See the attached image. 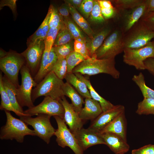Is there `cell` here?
<instances>
[{
    "mask_svg": "<svg viewBox=\"0 0 154 154\" xmlns=\"http://www.w3.org/2000/svg\"><path fill=\"white\" fill-rule=\"evenodd\" d=\"M115 63V58L98 59L94 54L76 66L72 72L89 76L105 73L117 79L119 77L120 73L116 69Z\"/></svg>",
    "mask_w": 154,
    "mask_h": 154,
    "instance_id": "6da1fadb",
    "label": "cell"
},
{
    "mask_svg": "<svg viewBox=\"0 0 154 154\" xmlns=\"http://www.w3.org/2000/svg\"><path fill=\"white\" fill-rule=\"evenodd\" d=\"M64 83L51 71L32 90L33 102L41 96L49 97L59 101L64 96L62 90Z\"/></svg>",
    "mask_w": 154,
    "mask_h": 154,
    "instance_id": "7a4b0ae2",
    "label": "cell"
},
{
    "mask_svg": "<svg viewBox=\"0 0 154 154\" xmlns=\"http://www.w3.org/2000/svg\"><path fill=\"white\" fill-rule=\"evenodd\" d=\"M4 110L7 120L5 125L1 129V139H15L17 141L21 143L23 142L25 136L36 135L34 130L30 129L24 122L14 117L9 111Z\"/></svg>",
    "mask_w": 154,
    "mask_h": 154,
    "instance_id": "3957f363",
    "label": "cell"
},
{
    "mask_svg": "<svg viewBox=\"0 0 154 154\" xmlns=\"http://www.w3.org/2000/svg\"><path fill=\"white\" fill-rule=\"evenodd\" d=\"M154 38V31L148 27L140 19L124 34V49L136 48L143 46Z\"/></svg>",
    "mask_w": 154,
    "mask_h": 154,
    "instance_id": "277c9868",
    "label": "cell"
},
{
    "mask_svg": "<svg viewBox=\"0 0 154 154\" xmlns=\"http://www.w3.org/2000/svg\"><path fill=\"white\" fill-rule=\"evenodd\" d=\"M124 34L119 27L109 35L94 54L98 59H114L124 49L123 39Z\"/></svg>",
    "mask_w": 154,
    "mask_h": 154,
    "instance_id": "5b68a950",
    "label": "cell"
},
{
    "mask_svg": "<svg viewBox=\"0 0 154 154\" xmlns=\"http://www.w3.org/2000/svg\"><path fill=\"white\" fill-rule=\"evenodd\" d=\"M25 60L21 54L9 52L0 58V69L7 78L17 88L19 86L18 76Z\"/></svg>",
    "mask_w": 154,
    "mask_h": 154,
    "instance_id": "8992f818",
    "label": "cell"
},
{
    "mask_svg": "<svg viewBox=\"0 0 154 154\" xmlns=\"http://www.w3.org/2000/svg\"><path fill=\"white\" fill-rule=\"evenodd\" d=\"M123 52L124 62L137 70H144V61L148 58H154V41L138 48H125Z\"/></svg>",
    "mask_w": 154,
    "mask_h": 154,
    "instance_id": "52a82bcc",
    "label": "cell"
},
{
    "mask_svg": "<svg viewBox=\"0 0 154 154\" xmlns=\"http://www.w3.org/2000/svg\"><path fill=\"white\" fill-rule=\"evenodd\" d=\"M21 75V84L17 88L16 98L18 103L23 107L26 106L29 108L34 107L31 98L33 87L37 85L32 76L26 64H25L20 71Z\"/></svg>",
    "mask_w": 154,
    "mask_h": 154,
    "instance_id": "ba28073f",
    "label": "cell"
},
{
    "mask_svg": "<svg viewBox=\"0 0 154 154\" xmlns=\"http://www.w3.org/2000/svg\"><path fill=\"white\" fill-rule=\"evenodd\" d=\"M37 116L35 117L23 116L20 117V118L27 125L33 127L36 136L48 144L51 137L54 135L56 131L50 122L51 116L43 114Z\"/></svg>",
    "mask_w": 154,
    "mask_h": 154,
    "instance_id": "9c48e42d",
    "label": "cell"
},
{
    "mask_svg": "<svg viewBox=\"0 0 154 154\" xmlns=\"http://www.w3.org/2000/svg\"><path fill=\"white\" fill-rule=\"evenodd\" d=\"M53 117L58 126L54 135L56 137L58 144L62 148L70 147L75 154H84V151L78 145L74 135L67 128L64 119L58 116Z\"/></svg>",
    "mask_w": 154,
    "mask_h": 154,
    "instance_id": "30bf717a",
    "label": "cell"
},
{
    "mask_svg": "<svg viewBox=\"0 0 154 154\" xmlns=\"http://www.w3.org/2000/svg\"><path fill=\"white\" fill-rule=\"evenodd\" d=\"M24 113L31 117L43 114L51 116H58L64 118V110L59 101L47 96L45 97L40 104L24 111Z\"/></svg>",
    "mask_w": 154,
    "mask_h": 154,
    "instance_id": "8fae6325",
    "label": "cell"
},
{
    "mask_svg": "<svg viewBox=\"0 0 154 154\" xmlns=\"http://www.w3.org/2000/svg\"><path fill=\"white\" fill-rule=\"evenodd\" d=\"M44 49V40H38L27 46V49L21 53L25 58L26 65L34 77L39 69Z\"/></svg>",
    "mask_w": 154,
    "mask_h": 154,
    "instance_id": "7c38bea8",
    "label": "cell"
},
{
    "mask_svg": "<svg viewBox=\"0 0 154 154\" xmlns=\"http://www.w3.org/2000/svg\"><path fill=\"white\" fill-rule=\"evenodd\" d=\"M146 8V0L133 8L117 11V15L120 19L121 26L119 27L124 34L127 32L143 16Z\"/></svg>",
    "mask_w": 154,
    "mask_h": 154,
    "instance_id": "4fadbf2b",
    "label": "cell"
},
{
    "mask_svg": "<svg viewBox=\"0 0 154 154\" xmlns=\"http://www.w3.org/2000/svg\"><path fill=\"white\" fill-rule=\"evenodd\" d=\"M125 107L121 105H118L105 112H102L94 119L88 129L99 133L110 124L118 115L125 111Z\"/></svg>",
    "mask_w": 154,
    "mask_h": 154,
    "instance_id": "5bb4252c",
    "label": "cell"
},
{
    "mask_svg": "<svg viewBox=\"0 0 154 154\" xmlns=\"http://www.w3.org/2000/svg\"><path fill=\"white\" fill-rule=\"evenodd\" d=\"M74 134L78 145L83 151L94 145L105 144L98 133L88 128H82Z\"/></svg>",
    "mask_w": 154,
    "mask_h": 154,
    "instance_id": "9a60e30c",
    "label": "cell"
},
{
    "mask_svg": "<svg viewBox=\"0 0 154 154\" xmlns=\"http://www.w3.org/2000/svg\"><path fill=\"white\" fill-rule=\"evenodd\" d=\"M59 102L64 108L63 119L68 126L70 131L74 134L82 128L83 121L80 117L79 113L75 110L72 104L68 102L65 96H63Z\"/></svg>",
    "mask_w": 154,
    "mask_h": 154,
    "instance_id": "2e32d148",
    "label": "cell"
},
{
    "mask_svg": "<svg viewBox=\"0 0 154 154\" xmlns=\"http://www.w3.org/2000/svg\"><path fill=\"white\" fill-rule=\"evenodd\" d=\"M58 60L54 52L44 49L38 72L33 78L38 84L50 72Z\"/></svg>",
    "mask_w": 154,
    "mask_h": 154,
    "instance_id": "e0dca14e",
    "label": "cell"
},
{
    "mask_svg": "<svg viewBox=\"0 0 154 154\" xmlns=\"http://www.w3.org/2000/svg\"><path fill=\"white\" fill-rule=\"evenodd\" d=\"M99 134L105 145L115 154H124L129 151V145L119 135L109 132Z\"/></svg>",
    "mask_w": 154,
    "mask_h": 154,
    "instance_id": "ac0fdd59",
    "label": "cell"
},
{
    "mask_svg": "<svg viewBox=\"0 0 154 154\" xmlns=\"http://www.w3.org/2000/svg\"><path fill=\"white\" fill-rule=\"evenodd\" d=\"M107 132L116 134L127 141L126 121L125 111L120 113L98 133H102Z\"/></svg>",
    "mask_w": 154,
    "mask_h": 154,
    "instance_id": "d6986e66",
    "label": "cell"
},
{
    "mask_svg": "<svg viewBox=\"0 0 154 154\" xmlns=\"http://www.w3.org/2000/svg\"><path fill=\"white\" fill-rule=\"evenodd\" d=\"M103 112L99 103L92 98H85L84 106L79 113L83 121L94 119Z\"/></svg>",
    "mask_w": 154,
    "mask_h": 154,
    "instance_id": "ffe728a7",
    "label": "cell"
},
{
    "mask_svg": "<svg viewBox=\"0 0 154 154\" xmlns=\"http://www.w3.org/2000/svg\"><path fill=\"white\" fill-rule=\"evenodd\" d=\"M62 90L64 96L70 98L75 110L79 113L82 108L83 104L84 103L82 96L71 85L66 82L64 83Z\"/></svg>",
    "mask_w": 154,
    "mask_h": 154,
    "instance_id": "44dd1931",
    "label": "cell"
},
{
    "mask_svg": "<svg viewBox=\"0 0 154 154\" xmlns=\"http://www.w3.org/2000/svg\"><path fill=\"white\" fill-rule=\"evenodd\" d=\"M80 80L84 82L89 90L91 98L100 104L103 112L112 108L115 105L101 96L94 89L89 80L79 73L74 74Z\"/></svg>",
    "mask_w": 154,
    "mask_h": 154,
    "instance_id": "7402d4cb",
    "label": "cell"
},
{
    "mask_svg": "<svg viewBox=\"0 0 154 154\" xmlns=\"http://www.w3.org/2000/svg\"><path fill=\"white\" fill-rule=\"evenodd\" d=\"M1 73L3 86L13 107L19 112L27 115L24 113L22 108L20 106L17 101L16 98L17 88L5 75L3 76L1 72Z\"/></svg>",
    "mask_w": 154,
    "mask_h": 154,
    "instance_id": "603a6c76",
    "label": "cell"
},
{
    "mask_svg": "<svg viewBox=\"0 0 154 154\" xmlns=\"http://www.w3.org/2000/svg\"><path fill=\"white\" fill-rule=\"evenodd\" d=\"M66 82L71 85L82 97L92 98L86 84L72 72L67 73L65 78Z\"/></svg>",
    "mask_w": 154,
    "mask_h": 154,
    "instance_id": "cb8c5ba5",
    "label": "cell"
},
{
    "mask_svg": "<svg viewBox=\"0 0 154 154\" xmlns=\"http://www.w3.org/2000/svg\"><path fill=\"white\" fill-rule=\"evenodd\" d=\"M66 3L69 7L70 13L74 21L88 36L91 40H92L95 35L89 23L76 8Z\"/></svg>",
    "mask_w": 154,
    "mask_h": 154,
    "instance_id": "d4e9b609",
    "label": "cell"
},
{
    "mask_svg": "<svg viewBox=\"0 0 154 154\" xmlns=\"http://www.w3.org/2000/svg\"><path fill=\"white\" fill-rule=\"evenodd\" d=\"M111 32V29L109 28L103 29L95 35L89 44H86L90 57L94 54Z\"/></svg>",
    "mask_w": 154,
    "mask_h": 154,
    "instance_id": "484cf974",
    "label": "cell"
},
{
    "mask_svg": "<svg viewBox=\"0 0 154 154\" xmlns=\"http://www.w3.org/2000/svg\"><path fill=\"white\" fill-rule=\"evenodd\" d=\"M0 94L1 99L0 106L1 110H7L13 112L20 117L23 116H29L27 115L23 114L19 112L13 107L3 86L1 79V72L0 74Z\"/></svg>",
    "mask_w": 154,
    "mask_h": 154,
    "instance_id": "4316f807",
    "label": "cell"
},
{
    "mask_svg": "<svg viewBox=\"0 0 154 154\" xmlns=\"http://www.w3.org/2000/svg\"><path fill=\"white\" fill-rule=\"evenodd\" d=\"M132 80L139 88L144 98L154 99V90L146 85L144 77L142 73L134 75Z\"/></svg>",
    "mask_w": 154,
    "mask_h": 154,
    "instance_id": "83f0119b",
    "label": "cell"
},
{
    "mask_svg": "<svg viewBox=\"0 0 154 154\" xmlns=\"http://www.w3.org/2000/svg\"><path fill=\"white\" fill-rule=\"evenodd\" d=\"M136 112L139 115H154V99L144 98L142 101L138 103Z\"/></svg>",
    "mask_w": 154,
    "mask_h": 154,
    "instance_id": "f1b7e54d",
    "label": "cell"
},
{
    "mask_svg": "<svg viewBox=\"0 0 154 154\" xmlns=\"http://www.w3.org/2000/svg\"><path fill=\"white\" fill-rule=\"evenodd\" d=\"M144 0H114L111 1L117 11L131 9L141 4Z\"/></svg>",
    "mask_w": 154,
    "mask_h": 154,
    "instance_id": "f546056e",
    "label": "cell"
},
{
    "mask_svg": "<svg viewBox=\"0 0 154 154\" xmlns=\"http://www.w3.org/2000/svg\"><path fill=\"white\" fill-rule=\"evenodd\" d=\"M74 39L72 35L64 25L58 32L53 47H56L68 43Z\"/></svg>",
    "mask_w": 154,
    "mask_h": 154,
    "instance_id": "4dcf8cb0",
    "label": "cell"
},
{
    "mask_svg": "<svg viewBox=\"0 0 154 154\" xmlns=\"http://www.w3.org/2000/svg\"><path fill=\"white\" fill-rule=\"evenodd\" d=\"M67 63V73L72 72L74 69L85 60L80 53L74 51L66 58Z\"/></svg>",
    "mask_w": 154,
    "mask_h": 154,
    "instance_id": "1f68e13d",
    "label": "cell"
},
{
    "mask_svg": "<svg viewBox=\"0 0 154 154\" xmlns=\"http://www.w3.org/2000/svg\"><path fill=\"white\" fill-rule=\"evenodd\" d=\"M49 9L50 12L49 21V28L62 27L64 25L63 20L58 9L52 5H50Z\"/></svg>",
    "mask_w": 154,
    "mask_h": 154,
    "instance_id": "d6a6232c",
    "label": "cell"
},
{
    "mask_svg": "<svg viewBox=\"0 0 154 154\" xmlns=\"http://www.w3.org/2000/svg\"><path fill=\"white\" fill-rule=\"evenodd\" d=\"M52 49L55 53L58 59L65 58L69 54L74 51L72 41L64 45L53 47Z\"/></svg>",
    "mask_w": 154,
    "mask_h": 154,
    "instance_id": "836d02e7",
    "label": "cell"
},
{
    "mask_svg": "<svg viewBox=\"0 0 154 154\" xmlns=\"http://www.w3.org/2000/svg\"><path fill=\"white\" fill-rule=\"evenodd\" d=\"M52 71L60 79L65 78L67 73V63L66 58L58 59Z\"/></svg>",
    "mask_w": 154,
    "mask_h": 154,
    "instance_id": "e575fe53",
    "label": "cell"
},
{
    "mask_svg": "<svg viewBox=\"0 0 154 154\" xmlns=\"http://www.w3.org/2000/svg\"><path fill=\"white\" fill-rule=\"evenodd\" d=\"M63 23L74 39L78 38L86 39L80 29L69 18L64 19L63 20Z\"/></svg>",
    "mask_w": 154,
    "mask_h": 154,
    "instance_id": "d590c367",
    "label": "cell"
},
{
    "mask_svg": "<svg viewBox=\"0 0 154 154\" xmlns=\"http://www.w3.org/2000/svg\"><path fill=\"white\" fill-rule=\"evenodd\" d=\"M62 27L49 28L44 40L45 50L49 51H51L57 35Z\"/></svg>",
    "mask_w": 154,
    "mask_h": 154,
    "instance_id": "8d00e7d4",
    "label": "cell"
},
{
    "mask_svg": "<svg viewBox=\"0 0 154 154\" xmlns=\"http://www.w3.org/2000/svg\"><path fill=\"white\" fill-rule=\"evenodd\" d=\"M93 3V8L90 16V20L100 23H104L105 19L102 14L101 7L98 0H94Z\"/></svg>",
    "mask_w": 154,
    "mask_h": 154,
    "instance_id": "74e56055",
    "label": "cell"
},
{
    "mask_svg": "<svg viewBox=\"0 0 154 154\" xmlns=\"http://www.w3.org/2000/svg\"><path fill=\"white\" fill-rule=\"evenodd\" d=\"M94 0H83L79 9L84 16L88 18L90 15L93 7Z\"/></svg>",
    "mask_w": 154,
    "mask_h": 154,
    "instance_id": "f35d334b",
    "label": "cell"
},
{
    "mask_svg": "<svg viewBox=\"0 0 154 154\" xmlns=\"http://www.w3.org/2000/svg\"><path fill=\"white\" fill-rule=\"evenodd\" d=\"M131 154H154V145L149 144L132 150Z\"/></svg>",
    "mask_w": 154,
    "mask_h": 154,
    "instance_id": "ab89813d",
    "label": "cell"
},
{
    "mask_svg": "<svg viewBox=\"0 0 154 154\" xmlns=\"http://www.w3.org/2000/svg\"><path fill=\"white\" fill-rule=\"evenodd\" d=\"M140 20L150 29L154 31V12L142 17Z\"/></svg>",
    "mask_w": 154,
    "mask_h": 154,
    "instance_id": "60d3db41",
    "label": "cell"
},
{
    "mask_svg": "<svg viewBox=\"0 0 154 154\" xmlns=\"http://www.w3.org/2000/svg\"><path fill=\"white\" fill-rule=\"evenodd\" d=\"M102 14L105 19H107L117 15V11L114 7L113 8H101Z\"/></svg>",
    "mask_w": 154,
    "mask_h": 154,
    "instance_id": "b9f144b4",
    "label": "cell"
},
{
    "mask_svg": "<svg viewBox=\"0 0 154 154\" xmlns=\"http://www.w3.org/2000/svg\"><path fill=\"white\" fill-rule=\"evenodd\" d=\"M60 14L64 19L69 18L70 15V10L69 7L66 3L62 4L58 9Z\"/></svg>",
    "mask_w": 154,
    "mask_h": 154,
    "instance_id": "7bdbcfd3",
    "label": "cell"
},
{
    "mask_svg": "<svg viewBox=\"0 0 154 154\" xmlns=\"http://www.w3.org/2000/svg\"><path fill=\"white\" fill-rule=\"evenodd\" d=\"M17 0H2L0 1V8L5 5L9 6L15 14L16 13V2Z\"/></svg>",
    "mask_w": 154,
    "mask_h": 154,
    "instance_id": "ee69618b",
    "label": "cell"
},
{
    "mask_svg": "<svg viewBox=\"0 0 154 154\" xmlns=\"http://www.w3.org/2000/svg\"><path fill=\"white\" fill-rule=\"evenodd\" d=\"M145 69L147 70L151 73L154 72V58L147 59L144 61Z\"/></svg>",
    "mask_w": 154,
    "mask_h": 154,
    "instance_id": "f6af8a7d",
    "label": "cell"
},
{
    "mask_svg": "<svg viewBox=\"0 0 154 154\" xmlns=\"http://www.w3.org/2000/svg\"><path fill=\"white\" fill-rule=\"evenodd\" d=\"M82 45L80 53L84 57L85 59H86L90 57L87 46L86 39H82Z\"/></svg>",
    "mask_w": 154,
    "mask_h": 154,
    "instance_id": "bcb514c9",
    "label": "cell"
},
{
    "mask_svg": "<svg viewBox=\"0 0 154 154\" xmlns=\"http://www.w3.org/2000/svg\"><path fill=\"white\" fill-rule=\"evenodd\" d=\"M146 8L143 17L154 12V0H146Z\"/></svg>",
    "mask_w": 154,
    "mask_h": 154,
    "instance_id": "7dc6e473",
    "label": "cell"
},
{
    "mask_svg": "<svg viewBox=\"0 0 154 154\" xmlns=\"http://www.w3.org/2000/svg\"><path fill=\"white\" fill-rule=\"evenodd\" d=\"M98 1L101 8H114L111 1L98 0Z\"/></svg>",
    "mask_w": 154,
    "mask_h": 154,
    "instance_id": "c3c4849f",
    "label": "cell"
},
{
    "mask_svg": "<svg viewBox=\"0 0 154 154\" xmlns=\"http://www.w3.org/2000/svg\"><path fill=\"white\" fill-rule=\"evenodd\" d=\"M82 39H84L78 38L74 39V51L75 52L80 53L82 47Z\"/></svg>",
    "mask_w": 154,
    "mask_h": 154,
    "instance_id": "681fc988",
    "label": "cell"
},
{
    "mask_svg": "<svg viewBox=\"0 0 154 154\" xmlns=\"http://www.w3.org/2000/svg\"><path fill=\"white\" fill-rule=\"evenodd\" d=\"M82 1V0H65V2L76 9H79Z\"/></svg>",
    "mask_w": 154,
    "mask_h": 154,
    "instance_id": "f907efd6",
    "label": "cell"
},
{
    "mask_svg": "<svg viewBox=\"0 0 154 154\" xmlns=\"http://www.w3.org/2000/svg\"><path fill=\"white\" fill-rule=\"evenodd\" d=\"M8 52H7L2 49H0V58H3L6 56Z\"/></svg>",
    "mask_w": 154,
    "mask_h": 154,
    "instance_id": "816d5d0a",
    "label": "cell"
},
{
    "mask_svg": "<svg viewBox=\"0 0 154 154\" xmlns=\"http://www.w3.org/2000/svg\"><path fill=\"white\" fill-rule=\"evenodd\" d=\"M152 74H154V72L152 73Z\"/></svg>",
    "mask_w": 154,
    "mask_h": 154,
    "instance_id": "f5cc1de1",
    "label": "cell"
}]
</instances>
